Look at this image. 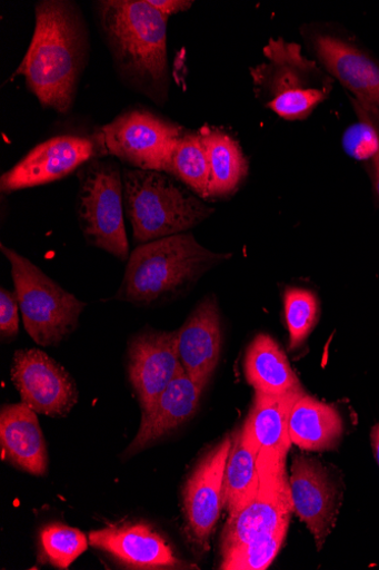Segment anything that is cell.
Returning a JSON list of instances; mask_svg holds the SVG:
<instances>
[{"label": "cell", "mask_w": 379, "mask_h": 570, "mask_svg": "<svg viewBox=\"0 0 379 570\" xmlns=\"http://www.w3.org/2000/svg\"><path fill=\"white\" fill-rule=\"evenodd\" d=\"M31 43L14 73L22 76L40 106L69 115L90 57V31L71 0H41L34 8Z\"/></svg>", "instance_id": "obj_1"}, {"label": "cell", "mask_w": 379, "mask_h": 570, "mask_svg": "<svg viewBox=\"0 0 379 570\" xmlns=\"http://www.w3.org/2000/svg\"><path fill=\"white\" fill-rule=\"evenodd\" d=\"M94 14L123 85L164 107L171 91L169 18L148 0H99Z\"/></svg>", "instance_id": "obj_2"}, {"label": "cell", "mask_w": 379, "mask_h": 570, "mask_svg": "<svg viewBox=\"0 0 379 570\" xmlns=\"http://www.w3.org/2000/svg\"><path fill=\"white\" fill-rule=\"evenodd\" d=\"M232 257L202 246L191 233L138 245L127 262L117 299L137 306L164 302Z\"/></svg>", "instance_id": "obj_3"}, {"label": "cell", "mask_w": 379, "mask_h": 570, "mask_svg": "<svg viewBox=\"0 0 379 570\" xmlns=\"http://www.w3.org/2000/svg\"><path fill=\"white\" fill-rule=\"evenodd\" d=\"M262 56L265 61L250 68L253 92L281 119L305 121L331 96L336 80L305 56L300 43L270 38Z\"/></svg>", "instance_id": "obj_4"}, {"label": "cell", "mask_w": 379, "mask_h": 570, "mask_svg": "<svg viewBox=\"0 0 379 570\" xmlns=\"http://www.w3.org/2000/svg\"><path fill=\"white\" fill-rule=\"evenodd\" d=\"M123 185L126 214L137 245L189 233L215 213L164 173L124 168Z\"/></svg>", "instance_id": "obj_5"}, {"label": "cell", "mask_w": 379, "mask_h": 570, "mask_svg": "<svg viewBox=\"0 0 379 570\" xmlns=\"http://www.w3.org/2000/svg\"><path fill=\"white\" fill-rule=\"evenodd\" d=\"M0 248L11 264L27 333L40 346H58L78 328L87 303L48 277L28 257L6 245Z\"/></svg>", "instance_id": "obj_6"}, {"label": "cell", "mask_w": 379, "mask_h": 570, "mask_svg": "<svg viewBox=\"0 0 379 570\" xmlns=\"http://www.w3.org/2000/svg\"><path fill=\"white\" fill-rule=\"evenodd\" d=\"M123 170L114 160L93 159L79 173L77 214L86 242L127 263Z\"/></svg>", "instance_id": "obj_7"}, {"label": "cell", "mask_w": 379, "mask_h": 570, "mask_svg": "<svg viewBox=\"0 0 379 570\" xmlns=\"http://www.w3.org/2000/svg\"><path fill=\"white\" fill-rule=\"evenodd\" d=\"M106 157L132 169L168 174L172 153L184 129L144 109H130L98 131Z\"/></svg>", "instance_id": "obj_8"}, {"label": "cell", "mask_w": 379, "mask_h": 570, "mask_svg": "<svg viewBox=\"0 0 379 570\" xmlns=\"http://www.w3.org/2000/svg\"><path fill=\"white\" fill-rule=\"evenodd\" d=\"M286 461L287 458L279 454L258 453L257 493L240 511L229 515L221 553L260 534L290 525L293 507Z\"/></svg>", "instance_id": "obj_9"}, {"label": "cell", "mask_w": 379, "mask_h": 570, "mask_svg": "<svg viewBox=\"0 0 379 570\" xmlns=\"http://www.w3.org/2000/svg\"><path fill=\"white\" fill-rule=\"evenodd\" d=\"M302 33L325 71L353 98L379 109V61L365 47L329 24L306 26Z\"/></svg>", "instance_id": "obj_10"}, {"label": "cell", "mask_w": 379, "mask_h": 570, "mask_svg": "<svg viewBox=\"0 0 379 570\" xmlns=\"http://www.w3.org/2000/svg\"><path fill=\"white\" fill-rule=\"evenodd\" d=\"M106 158L99 132L67 134L33 147L0 178L3 194L43 186L67 178L93 159Z\"/></svg>", "instance_id": "obj_11"}, {"label": "cell", "mask_w": 379, "mask_h": 570, "mask_svg": "<svg viewBox=\"0 0 379 570\" xmlns=\"http://www.w3.org/2000/svg\"><path fill=\"white\" fill-rule=\"evenodd\" d=\"M11 376L22 402L44 416L67 417L78 403L79 391L73 377L41 350L17 351Z\"/></svg>", "instance_id": "obj_12"}, {"label": "cell", "mask_w": 379, "mask_h": 570, "mask_svg": "<svg viewBox=\"0 0 379 570\" xmlns=\"http://www.w3.org/2000/svg\"><path fill=\"white\" fill-rule=\"evenodd\" d=\"M232 438L227 435L197 464L183 490V510L189 533L202 549L218 525L226 504L225 476Z\"/></svg>", "instance_id": "obj_13"}, {"label": "cell", "mask_w": 379, "mask_h": 570, "mask_svg": "<svg viewBox=\"0 0 379 570\" xmlns=\"http://www.w3.org/2000/svg\"><path fill=\"white\" fill-rule=\"evenodd\" d=\"M289 484L293 512L321 550L337 522L340 488L320 462L303 455L295 458Z\"/></svg>", "instance_id": "obj_14"}, {"label": "cell", "mask_w": 379, "mask_h": 570, "mask_svg": "<svg viewBox=\"0 0 379 570\" xmlns=\"http://www.w3.org/2000/svg\"><path fill=\"white\" fill-rule=\"evenodd\" d=\"M178 353V331H146L128 347V373L142 413L154 405L169 384L183 372Z\"/></svg>", "instance_id": "obj_15"}, {"label": "cell", "mask_w": 379, "mask_h": 570, "mask_svg": "<svg viewBox=\"0 0 379 570\" xmlns=\"http://www.w3.org/2000/svg\"><path fill=\"white\" fill-rule=\"evenodd\" d=\"M223 344L221 311L206 296L178 331V353L184 372L203 389L218 368Z\"/></svg>", "instance_id": "obj_16"}, {"label": "cell", "mask_w": 379, "mask_h": 570, "mask_svg": "<svg viewBox=\"0 0 379 570\" xmlns=\"http://www.w3.org/2000/svg\"><path fill=\"white\" fill-rule=\"evenodd\" d=\"M89 544L130 569H174L181 566L169 542L147 523H123L92 531Z\"/></svg>", "instance_id": "obj_17"}, {"label": "cell", "mask_w": 379, "mask_h": 570, "mask_svg": "<svg viewBox=\"0 0 379 570\" xmlns=\"http://www.w3.org/2000/svg\"><path fill=\"white\" fill-rule=\"evenodd\" d=\"M203 387L184 371L166 389L142 420L137 436L127 449L136 454L189 422L198 411Z\"/></svg>", "instance_id": "obj_18"}, {"label": "cell", "mask_w": 379, "mask_h": 570, "mask_svg": "<svg viewBox=\"0 0 379 570\" xmlns=\"http://www.w3.org/2000/svg\"><path fill=\"white\" fill-rule=\"evenodd\" d=\"M0 444L3 459L14 468L34 476H43L48 468L44 438L37 412L26 403L8 404L0 412Z\"/></svg>", "instance_id": "obj_19"}, {"label": "cell", "mask_w": 379, "mask_h": 570, "mask_svg": "<svg viewBox=\"0 0 379 570\" xmlns=\"http://www.w3.org/2000/svg\"><path fill=\"white\" fill-rule=\"evenodd\" d=\"M245 375L255 392L266 395L283 396L305 392L285 351L267 334L257 335L248 346Z\"/></svg>", "instance_id": "obj_20"}, {"label": "cell", "mask_w": 379, "mask_h": 570, "mask_svg": "<svg viewBox=\"0 0 379 570\" xmlns=\"http://www.w3.org/2000/svg\"><path fill=\"white\" fill-rule=\"evenodd\" d=\"M343 421L336 406L303 393L292 406L289 434L301 450L322 452L336 449L343 436Z\"/></svg>", "instance_id": "obj_21"}, {"label": "cell", "mask_w": 379, "mask_h": 570, "mask_svg": "<svg viewBox=\"0 0 379 570\" xmlns=\"http://www.w3.org/2000/svg\"><path fill=\"white\" fill-rule=\"evenodd\" d=\"M303 393L273 396L255 392L242 430L258 453L268 452L288 456L292 444L289 434L290 414L293 404Z\"/></svg>", "instance_id": "obj_22"}, {"label": "cell", "mask_w": 379, "mask_h": 570, "mask_svg": "<svg viewBox=\"0 0 379 570\" xmlns=\"http://www.w3.org/2000/svg\"><path fill=\"white\" fill-rule=\"evenodd\" d=\"M199 134L209 165L207 198H227L235 195L249 173L242 147L232 135L220 128L203 126Z\"/></svg>", "instance_id": "obj_23"}, {"label": "cell", "mask_w": 379, "mask_h": 570, "mask_svg": "<svg viewBox=\"0 0 379 570\" xmlns=\"http://www.w3.org/2000/svg\"><path fill=\"white\" fill-rule=\"evenodd\" d=\"M232 440L225 476V508L229 511V515L248 504L259 487L257 449L242 428Z\"/></svg>", "instance_id": "obj_24"}, {"label": "cell", "mask_w": 379, "mask_h": 570, "mask_svg": "<svg viewBox=\"0 0 379 570\" xmlns=\"http://www.w3.org/2000/svg\"><path fill=\"white\" fill-rule=\"evenodd\" d=\"M168 175L179 179L200 198L207 199L209 165L199 131L184 130L172 153Z\"/></svg>", "instance_id": "obj_25"}, {"label": "cell", "mask_w": 379, "mask_h": 570, "mask_svg": "<svg viewBox=\"0 0 379 570\" xmlns=\"http://www.w3.org/2000/svg\"><path fill=\"white\" fill-rule=\"evenodd\" d=\"M290 525L260 534L222 552L220 569L265 570L275 561L286 541Z\"/></svg>", "instance_id": "obj_26"}, {"label": "cell", "mask_w": 379, "mask_h": 570, "mask_svg": "<svg viewBox=\"0 0 379 570\" xmlns=\"http://www.w3.org/2000/svg\"><path fill=\"white\" fill-rule=\"evenodd\" d=\"M41 561L68 569L88 549L86 534L60 523L46 525L39 534Z\"/></svg>", "instance_id": "obj_27"}, {"label": "cell", "mask_w": 379, "mask_h": 570, "mask_svg": "<svg viewBox=\"0 0 379 570\" xmlns=\"http://www.w3.org/2000/svg\"><path fill=\"white\" fill-rule=\"evenodd\" d=\"M285 314L289 331V347L299 348L315 328L319 316L317 296L303 288H289L285 295Z\"/></svg>", "instance_id": "obj_28"}, {"label": "cell", "mask_w": 379, "mask_h": 570, "mask_svg": "<svg viewBox=\"0 0 379 570\" xmlns=\"http://www.w3.org/2000/svg\"><path fill=\"white\" fill-rule=\"evenodd\" d=\"M343 135L342 145L349 157L359 161L371 160L378 149V137L372 126L358 119Z\"/></svg>", "instance_id": "obj_29"}, {"label": "cell", "mask_w": 379, "mask_h": 570, "mask_svg": "<svg viewBox=\"0 0 379 570\" xmlns=\"http://www.w3.org/2000/svg\"><path fill=\"white\" fill-rule=\"evenodd\" d=\"M20 305L16 293L0 288V334L3 340L14 338L19 333Z\"/></svg>", "instance_id": "obj_30"}, {"label": "cell", "mask_w": 379, "mask_h": 570, "mask_svg": "<svg viewBox=\"0 0 379 570\" xmlns=\"http://www.w3.org/2000/svg\"><path fill=\"white\" fill-rule=\"evenodd\" d=\"M350 101H351V106L356 112L357 118L366 120L367 122H369L372 126V128L375 129V131L377 134L378 142H379V109L370 106V104L358 100L356 98H351ZM370 161H371L375 188L379 196V145H378V149H377L376 154L373 155V158Z\"/></svg>", "instance_id": "obj_31"}, {"label": "cell", "mask_w": 379, "mask_h": 570, "mask_svg": "<svg viewBox=\"0 0 379 570\" xmlns=\"http://www.w3.org/2000/svg\"><path fill=\"white\" fill-rule=\"evenodd\" d=\"M148 3L169 19L172 16L188 12L195 4L189 0H148Z\"/></svg>", "instance_id": "obj_32"}, {"label": "cell", "mask_w": 379, "mask_h": 570, "mask_svg": "<svg viewBox=\"0 0 379 570\" xmlns=\"http://www.w3.org/2000/svg\"><path fill=\"white\" fill-rule=\"evenodd\" d=\"M370 444L379 468V423L373 425L370 431Z\"/></svg>", "instance_id": "obj_33"}]
</instances>
